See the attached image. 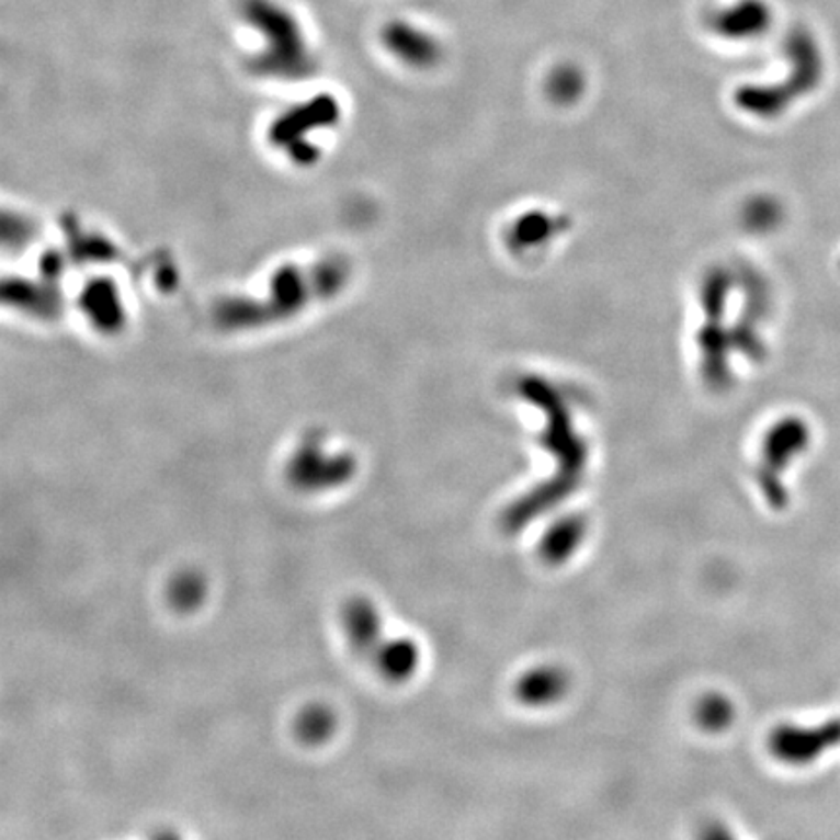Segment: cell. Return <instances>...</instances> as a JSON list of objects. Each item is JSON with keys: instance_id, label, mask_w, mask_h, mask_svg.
Returning <instances> with one entry per match:
<instances>
[{"instance_id": "cell-2", "label": "cell", "mask_w": 840, "mask_h": 840, "mask_svg": "<svg viewBox=\"0 0 840 840\" xmlns=\"http://www.w3.org/2000/svg\"><path fill=\"white\" fill-rule=\"evenodd\" d=\"M354 475L351 455L331 454L319 438L311 436L288 464V479L304 492H327L347 485Z\"/></svg>"}, {"instance_id": "cell-8", "label": "cell", "mask_w": 840, "mask_h": 840, "mask_svg": "<svg viewBox=\"0 0 840 840\" xmlns=\"http://www.w3.org/2000/svg\"><path fill=\"white\" fill-rule=\"evenodd\" d=\"M560 691H563V678L558 676L557 671H540V673L527 676V679L522 683V689H520L523 699H527L530 703L550 701Z\"/></svg>"}, {"instance_id": "cell-4", "label": "cell", "mask_w": 840, "mask_h": 840, "mask_svg": "<svg viewBox=\"0 0 840 840\" xmlns=\"http://www.w3.org/2000/svg\"><path fill=\"white\" fill-rule=\"evenodd\" d=\"M241 14L249 24L259 27L273 42L271 47L273 52L269 55V59L300 65V60L304 59V45H302L298 27L286 10L281 9L273 0H243Z\"/></svg>"}, {"instance_id": "cell-9", "label": "cell", "mask_w": 840, "mask_h": 840, "mask_svg": "<svg viewBox=\"0 0 840 840\" xmlns=\"http://www.w3.org/2000/svg\"><path fill=\"white\" fill-rule=\"evenodd\" d=\"M580 533H582V527H580V525L575 522L566 523V525H563V527L555 530V532L550 533L549 540H547V547H545L547 557H565L566 553H570L572 547H575L572 543L578 541Z\"/></svg>"}, {"instance_id": "cell-6", "label": "cell", "mask_w": 840, "mask_h": 840, "mask_svg": "<svg viewBox=\"0 0 840 840\" xmlns=\"http://www.w3.org/2000/svg\"><path fill=\"white\" fill-rule=\"evenodd\" d=\"M206 593H208L206 578L195 570H185L181 575L173 576L168 588V598L172 608L183 613H191L201 608L205 603Z\"/></svg>"}, {"instance_id": "cell-3", "label": "cell", "mask_w": 840, "mask_h": 840, "mask_svg": "<svg viewBox=\"0 0 840 840\" xmlns=\"http://www.w3.org/2000/svg\"><path fill=\"white\" fill-rule=\"evenodd\" d=\"M839 746L840 718H832L811 728L782 726L771 738V751L774 757L796 767L811 764Z\"/></svg>"}, {"instance_id": "cell-5", "label": "cell", "mask_w": 840, "mask_h": 840, "mask_svg": "<svg viewBox=\"0 0 840 840\" xmlns=\"http://www.w3.org/2000/svg\"><path fill=\"white\" fill-rule=\"evenodd\" d=\"M809 442L807 427L799 419L786 420L781 427L772 432L767 442V473L763 483L767 497L774 507H782L786 500V492L782 489L779 473L786 469V464L792 462L797 454L806 450Z\"/></svg>"}, {"instance_id": "cell-10", "label": "cell", "mask_w": 840, "mask_h": 840, "mask_svg": "<svg viewBox=\"0 0 840 840\" xmlns=\"http://www.w3.org/2000/svg\"><path fill=\"white\" fill-rule=\"evenodd\" d=\"M701 718H703L706 726L711 728H720L724 724L729 722V706L726 701L722 699H712L703 704V711H701Z\"/></svg>"}, {"instance_id": "cell-1", "label": "cell", "mask_w": 840, "mask_h": 840, "mask_svg": "<svg viewBox=\"0 0 840 840\" xmlns=\"http://www.w3.org/2000/svg\"><path fill=\"white\" fill-rule=\"evenodd\" d=\"M341 625L356 656L368 660L391 681L411 678L419 666L417 644L404 636H386L376 605L366 598H352L341 611Z\"/></svg>"}, {"instance_id": "cell-7", "label": "cell", "mask_w": 840, "mask_h": 840, "mask_svg": "<svg viewBox=\"0 0 840 840\" xmlns=\"http://www.w3.org/2000/svg\"><path fill=\"white\" fill-rule=\"evenodd\" d=\"M337 728V718L333 712L323 704H311L306 711L300 712L296 720V734L306 743H323L333 736Z\"/></svg>"}]
</instances>
